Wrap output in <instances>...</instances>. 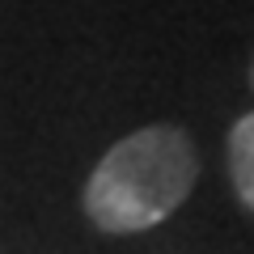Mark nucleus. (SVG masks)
Wrapping results in <instances>:
<instances>
[{
  "label": "nucleus",
  "mask_w": 254,
  "mask_h": 254,
  "mask_svg": "<svg viewBox=\"0 0 254 254\" xmlns=\"http://www.w3.org/2000/svg\"><path fill=\"white\" fill-rule=\"evenodd\" d=\"M229 174H233L242 203L254 212V110L242 115L229 131Z\"/></svg>",
  "instance_id": "nucleus-2"
},
{
  "label": "nucleus",
  "mask_w": 254,
  "mask_h": 254,
  "mask_svg": "<svg viewBox=\"0 0 254 254\" xmlns=\"http://www.w3.org/2000/svg\"><path fill=\"white\" fill-rule=\"evenodd\" d=\"M195 148L178 127L123 136L85 182V212L102 233H140L178 208L195 187Z\"/></svg>",
  "instance_id": "nucleus-1"
}]
</instances>
